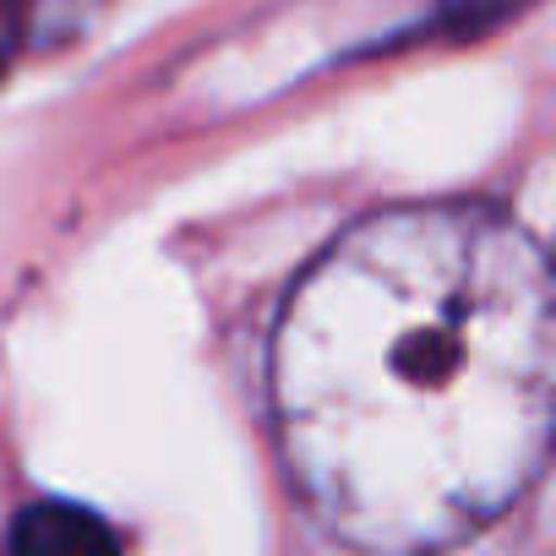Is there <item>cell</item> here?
I'll list each match as a JSON object with an SVG mask.
<instances>
[{
    "label": "cell",
    "instance_id": "cell-1",
    "mask_svg": "<svg viewBox=\"0 0 556 556\" xmlns=\"http://www.w3.org/2000/svg\"><path fill=\"white\" fill-rule=\"evenodd\" d=\"M551 267L491 207H393L339 235L273 333V420L301 502L371 556L502 518L545 469Z\"/></svg>",
    "mask_w": 556,
    "mask_h": 556
},
{
    "label": "cell",
    "instance_id": "cell-2",
    "mask_svg": "<svg viewBox=\"0 0 556 556\" xmlns=\"http://www.w3.org/2000/svg\"><path fill=\"white\" fill-rule=\"evenodd\" d=\"M12 556H121L115 529L77 502H34L12 523Z\"/></svg>",
    "mask_w": 556,
    "mask_h": 556
},
{
    "label": "cell",
    "instance_id": "cell-3",
    "mask_svg": "<svg viewBox=\"0 0 556 556\" xmlns=\"http://www.w3.org/2000/svg\"><path fill=\"white\" fill-rule=\"evenodd\" d=\"M23 45V0H0V66Z\"/></svg>",
    "mask_w": 556,
    "mask_h": 556
}]
</instances>
